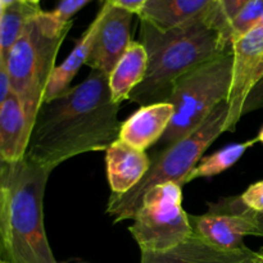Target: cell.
<instances>
[{
    "label": "cell",
    "mask_w": 263,
    "mask_h": 263,
    "mask_svg": "<svg viewBox=\"0 0 263 263\" xmlns=\"http://www.w3.org/2000/svg\"><path fill=\"white\" fill-rule=\"evenodd\" d=\"M109 74L92 71L80 84L43 103L36 116L26 159L54 170L90 152H105L118 140L121 122L110 98Z\"/></svg>",
    "instance_id": "obj_1"
},
{
    "label": "cell",
    "mask_w": 263,
    "mask_h": 263,
    "mask_svg": "<svg viewBox=\"0 0 263 263\" xmlns=\"http://www.w3.org/2000/svg\"><path fill=\"white\" fill-rule=\"evenodd\" d=\"M140 36L148 71L130 100L141 105L167 102L180 77L231 51V43L216 25L213 8L203 17L168 30L140 20Z\"/></svg>",
    "instance_id": "obj_2"
},
{
    "label": "cell",
    "mask_w": 263,
    "mask_h": 263,
    "mask_svg": "<svg viewBox=\"0 0 263 263\" xmlns=\"http://www.w3.org/2000/svg\"><path fill=\"white\" fill-rule=\"evenodd\" d=\"M53 170L23 158L8 170V233L0 258L9 263H58L44 226V195Z\"/></svg>",
    "instance_id": "obj_3"
},
{
    "label": "cell",
    "mask_w": 263,
    "mask_h": 263,
    "mask_svg": "<svg viewBox=\"0 0 263 263\" xmlns=\"http://www.w3.org/2000/svg\"><path fill=\"white\" fill-rule=\"evenodd\" d=\"M71 27L72 22L64 25L57 21L51 12L40 10L28 21L8 54L12 92L20 99L31 127L44 103L58 51Z\"/></svg>",
    "instance_id": "obj_4"
},
{
    "label": "cell",
    "mask_w": 263,
    "mask_h": 263,
    "mask_svg": "<svg viewBox=\"0 0 263 263\" xmlns=\"http://www.w3.org/2000/svg\"><path fill=\"white\" fill-rule=\"evenodd\" d=\"M228 117L229 104L228 102H222L195 130L176 143L166 146L163 152L152 161L149 171L134 189L123 195H110L107 213L113 218L115 223L133 220L141 207L144 197L152 187L167 182L184 186L190 172L202 159L208 146L221 134L229 130Z\"/></svg>",
    "instance_id": "obj_5"
},
{
    "label": "cell",
    "mask_w": 263,
    "mask_h": 263,
    "mask_svg": "<svg viewBox=\"0 0 263 263\" xmlns=\"http://www.w3.org/2000/svg\"><path fill=\"white\" fill-rule=\"evenodd\" d=\"M231 77L233 49L175 82L167 100L174 105V117L159 140L164 148L195 130L218 104L228 100Z\"/></svg>",
    "instance_id": "obj_6"
},
{
    "label": "cell",
    "mask_w": 263,
    "mask_h": 263,
    "mask_svg": "<svg viewBox=\"0 0 263 263\" xmlns=\"http://www.w3.org/2000/svg\"><path fill=\"white\" fill-rule=\"evenodd\" d=\"M182 186L157 185L144 197L128 228L141 252H164L193 235L189 215L182 208Z\"/></svg>",
    "instance_id": "obj_7"
},
{
    "label": "cell",
    "mask_w": 263,
    "mask_h": 263,
    "mask_svg": "<svg viewBox=\"0 0 263 263\" xmlns=\"http://www.w3.org/2000/svg\"><path fill=\"white\" fill-rule=\"evenodd\" d=\"M233 77L228 97V133L236 130L254 87L263 81V27L257 26L231 43Z\"/></svg>",
    "instance_id": "obj_8"
},
{
    "label": "cell",
    "mask_w": 263,
    "mask_h": 263,
    "mask_svg": "<svg viewBox=\"0 0 263 263\" xmlns=\"http://www.w3.org/2000/svg\"><path fill=\"white\" fill-rule=\"evenodd\" d=\"M228 204L211 205L210 212L190 216L193 233L222 249L244 248V238L253 236L254 212L244 207L238 198Z\"/></svg>",
    "instance_id": "obj_9"
},
{
    "label": "cell",
    "mask_w": 263,
    "mask_h": 263,
    "mask_svg": "<svg viewBox=\"0 0 263 263\" xmlns=\"http://www.w3.org/2000/svg\"><path fill=\"white\" fill-rule=\"evenodd\" d=\"M133 13L109 5L95 35L86 64L109 74L131 44Z\"/></svg>",
    "instance_id": "obj_10"
},
{
    "label": "cell",
    "mask_w": 263,
    "mask_h": 263,
    "mask_svg": "<svg viewBox=\"0 0 263 263\" xmlns=\"http://www.w3.org/2000/svg\"><path fill=\"white\" fill-rule=\"evenodd\" d=\"M254 252L248 247L222 249L193 233L190 238L164 252H141L140 263H251Z\"/></svg>",
    "instance_id": "obj_11"
},
{
    "label": "cell",
    "mask_w": 263,
    "mask_h": 263,
    "mask_svg": "<svg viewBox=\"0 0 263 263\" xmlns=\"http://www.w3.org/2000/svg\"><path fill=\"white\" fill-rule=\"evenodd\" d=\"M174 117L170 102L141 105L125 122L121 123L118 139L128 145L144 151L159 141Z\"/></svg>",
    "instance_id": "obj_12"
},
{
    "label": "cell",
    "mask_w": 263,
    "mask_h": 263,
    "mask_svg": "<svg viewBox=\"0 0 263 263\" xmlns=\"http://www.w3.org/2000/svg\"><path fill=\"white\" fill-rule=\"evenodd\" d=\"M105 163L112 194L123 195L141 181L151 168L152 161L144 151L118 139L105 151Z\"/></svg>",
    "instance_id": "obj_13"
},
{
    "label": "cell",
    "mask_w": 263,
    "mask_h": 263,
    "mask_svg": "<svg viewBox=\"0 0 263 263\" xmlns=\"http://www.w3.org/2000/svg\"><path fill=\"white\" fill-rule=\"evenodd\" d=\"M31 131L20 99L10 94L0 105V161L17 163L26 157Z\"/></svg>",
    "instance_id": "obj_14"
},
{
    "label": "cell",
    "mask_w": 263,
    "mask_h": 263,
    "mask_svg": "<svg viewBox=\"0 0 263 263\" xmlns=\"http://www.w3.org/2000/svg\"><path fill=\"white\" fill-rule=\"evenodd\" d=\"M108 7H109V4L104 2V4L102 5L100 10L98 12L97 17L92 20V22L90 23L86 31L81 35V37L77 40L73 50L69 53V55L64 59L61 66H55V68L53 69L48 85H46L44 103L50 102L54 98L59 97L64 91H67L69 89L71 81H73L74 76L77 74L79 69L81 68L82 64H86L95 35H97L98 28H99L100 22H102Z\"/></svg>",
    "instance_id": "obj_15"
},
{
    "label": "cell",
    "mask_w": 263,
    "mask_h": 263,
    "mask_svg": "<svg viewBox=\"0 0 263 263\" xmlns=\"http://www.w3.org/2000/svg\"><path fill=\"white\" fill-rule=\"evenodd\" d=\"M216 3L217 0H149L139 18L168 30L203 17Z\"/></svg>",
    "instance_id": "obj_16"
},
{
    "label": "cell",
    "mask_w": 263,
    "mask_h": 263,
    "mask_svg": "<svg viewBox=\"0 0 263 263\" xmlns=\"http://www.w3.org/2000/svg\"><path fill=\"white\" fill-rule=\"evenodd\" d=\"M148 71V54L140 41H131L122 58L109 73L110 98L121 104L130 99V95L144 81Z\"/></svg>",
    "instance_id": "obj_17"
},
{
    "label": "cell",
    "mask_w": 263,
    "mask_h": 263,
    "mask_svg": "<svg viewBox=\"0 0 263 263\" xmlns=\"http://www.w3.org/2000/svg\"><path fill=\"white\" fill-rule=\"evenodd\" d=\"M40 10L39 5L30 4L23 0L5 8L0 20V55L7 59L10 49L22 35L28 21Z\"/></svg>",
    "instance_id": "obj_18"
},
{
    "label": "cell",
    "mask_w": 263,
    "mask_h": 263,
    "mask_svg": "<svg viewBox=\"0 0 263 263\" xmlns=\"http://www.w3.org/2000/svg\"><path fill=\"white\" fill-rule=\"evenodd\" d=\"M256 143H258L257 138L247 140L244 143H234L230 144V145L223 146L222 149L215 152L211 156L202 157V159L198 162L197 166L190 172L186 184H189L190 181L195 179L213 177L216 175H220L221 172L226 171L230 167H233L244 156V153Z\"/></svg>",
    "instance_id": "obj_19"
},
{
    "label": "cell",
    "mask_w": 263,
    "mask_h": 263,
    "mask_svg": "<svg viewBox=\"0 0 263 263\" xmlns=\"http://www.w3.org/2000/svg\"><path fill=\"white\" fill-rule=\"evenodd\" d=\"M263 15V0H251L244 5L238 14L229 23L226 36L230 43L238 40L239 37L248 33L249 31L257 27Z\"/></svg>",
    "instance_id": "obj_20"
},
{
    "label": "cell",
    "mask_w": 263,
    "mask_h": 263,
    "mask_svg": "<svg viewBox=\"0 0 263 263\" xmlns=\"http://www.w3.org/2000/svg\"><path fill=\"white\" fill-rule=\"evenodd\" d=\"M251 0H217L216 5L213 7V18H215L216 25L223 32V35L226 36V30H228V26L231 22V20ZM226 39H228V36H226Z\"/></svg>",
    "instance_id": "obj_21"
},
{
    "label": "cell",
    "mask_w": 263,
    "mask_h": 263,
    "mask_svg": "<svg viewBox=\"0 0 263 263\" xmlns=\"http://www.w3.org/2000/svg\"><path fill=\"white\" fill-rule=\"evenodd\" d=\"M239 200L247 210L256 213H263V180L252 184L239 197Z\"/></svg>",
    "instance_id": "obj_22"
},
{
    "label": "cell",
    "mask_w": 263,
    "mask_h": 263,
    "mask_svg": "<svg viewBox=\"0 0 263 263\" xmlns=\"http://www.w3.org/2000/svg\"><path fill=\"white\" fill-rule=\"evenodd\" d=\"M89 2L91 0H61L55 9L51 10V14L55 17L57 21L66 25L72 22V17Z\"/></svg>",
    "instance_id": "obj_23"
},
{
    "label": "cell",
    "mask_w": 263,
    "mask_h": 263,
    "mask_svg": "<svg viewBox=\"0 0 263 263\" xmlns=\"http://www.w3.org/2000/svg\"><path fill=\"white\" fill-rule=\"evenodd\" d=\"M8 233V193L0 181V249L4 248Z\"/></svg>",
    "instance_id": "obj_24"
},
{
    "label": "cell",
    "mask_w": 263,
    "mask_h": 263,
    "mask_svg": "<svg viewBox=\"0 0 263 263\" xmlns=\"http://www.w3.org/2000/svg\"><path fill=\"white\" fill-rule=\"evenodd\" d=\"M10 94H12V85H10V77L7 67V59L0 55V105L8 99Z\"/></svg>",
    "instance_id": "obj_25"
},
{
    "label": "cell",
    "mask_w": 263,
    "mask_h": 263,
    "mask_svg": "<svg viewBox=\"0 0 263 263\" xmlns=\"http://www.w3.org/2000/svg\"><path fill=\"white\" fill-rule=\"evenodd\" d=\"M104 2L112 7L120 8V9L139 15L149 0H104Z\"/></svg>",
    "instance_id": "obj_26"
},
{
    "label": "cell",
    "mask_w": 263,
    "mask_h": 263,
    "mask_svg": "<svg viewBox=\"0 0 263 263\" xmlns=\"http://www.w3.org/2000/svg\"><path fill=\"white\" fill-rule=\"evenodd\" d=\"M254 222H256V228H254L253 236L263 238V213L254 212Z\"/></svg>",
    "instance_id": "obj_27"
},
{
    "label": "cell",
    "mask_w": 263,
    "mask_h": 263,
    "mask_svg": "<svg viewBox=\"0 0 263 263\" xmlns=\"http://www.w3.org/2000/svg\"><path fill=\"white\" fill-rule=\"evenodd\" d=\"M10 164L4 163V162L0 161V181L4 184L5 179H7V175H8V170H9Z\"/></svg>",
    "instance_id": "obj_28"
},
{
    "label": "cell",
    "mask_w": 263,
    "mask_h": 263,
    "mask_svg": "<svg viewBox=\"0 0 263 263\" xmlns=\"http://www.w3.org/2000/svg\"><path fill=\"white\" fill-rule=\"evenodd\" d=\"M251 263H263V248L259 249L258 252H254V256Z\"/></svg>",
    "instance_id": "obj_29"
},
{
    "label": "cell",
    "mask_w": 263,
    "mask_h": 263,
    "mask_svg": "<svg viewBox=\"0 0 263 263\" xmlns=\"http://www.w3.org/2000/svg\"><path fill=\"white\" fill-rule=\"evenodd\" d=\"M18 2H21V0H0V4H2L4 8H8V7H10V5L15 4V3H18Z\"/></svg>",
    "instance_id": "obj_30"
},
{
    "label": "cell",
    "mask_w": 263,
    "mask_h": 263,
    "mask_svg": "<svg viewBox=\"0 0 263 263\" xmlns=\"http://www.w3.org/2000/svg\"><path fill=\"white\" fill-rule=\"evenodd\" d=\"M257 140H258V143L263 144V127L261 128V131L258 133V135H257Z\"/></svg>",
    "instance_id": "obj_31"
},
{
    "label": "cell",
    "mask_w": 263,
    "mask_h": 263,
    "mask_svg": "<svg viewBox=\"0 0 263 263\" xmlns=\"http://www.w3.org/2000/svg\"><path fill=\"white\" fill-rule=\"evenodd\" d=\"M23 2L30 3V4H33V5H39V2H40V0H23Z\"/></svg>",
    "instance_id": "obj_32"
},
{
    "label": "cell",
    "mask_w": 263,
    "mask_h": 263,
    "mask_svg": "<svg viewBox=\"0 0 263 263\" xmlns=\"http://www.w3.org/2000/svg\"><path fill=\"white\" fill-rule=\"evenodd\" d=\"M4 9H5V8L3 7L2 4H0V20H2V17H3V13H4Z\"/></svg>",
    "instance_id": "obj_33"
},
{
    "label": "cell",
    "mask_w": 263,
    "mask_h": 263,
    "mask_svg": "<svg viewBox=\"0 0 263 263\" xmlns=\"http://www.w3.org/2000/svg\"><path fill=\"white\" fill-rule=\"evenodd\" d=\"M258 26H262V27H263V15H262V18H261V21H259V23H258Z\"/></svg>",
    "instance_id": "obj_34"
},
{
    "label": "cell",
    "mask_w": 263,
    "mask_h": 263,
    "mask_svg": "<svg viewBox=\"0 0 263 263\" xmlns=\"http://www.w3.org/2000/svg\"><path fill=\"white\" fill-rule=\"evenodd\" d=\"M0 263H9V262H7V261H4L3 258H0Z\"/></svg>",
    "instance_id": "obj_35"
}]
</instances>
